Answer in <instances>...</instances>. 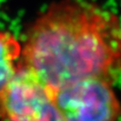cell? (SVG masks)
Returning <instances> with one entry per match:
<instances>
[{
	"label": "cell",
	"instance_id": "6da1fadb",
	"mask_svg": "<svg viewBox=\"0 0 121 121\" xmlns=\"http://www.w3.org/2000/svg\"><path fill=\"white\" fill-rule=\"evenodd\" d=\"M19 63L53 93L73 82L121 75V20L83 0H59L27 31Z\"/></svg>",
	"mask_w": 121,
	"mask_h": 121
},
{
	"label": "cell",
	"instance_id": "7a4b0ae2",
	"mask_svg": "<svg viewBox=\"0 0 121 121\" xmlns=\"http://www.w3.org/2000/svg\"><path fill=\"white\" fill-rule=\"evenodd\" d=\"M53 104L65 121H117L121 104L112 83L87 78L52 93Z\"/></svg>",
	"mask_w": 121,
	"mask_h": 121
},
{
	"label": "cell",
	"instance_id": "3957f363",
	"mask_svg": "<svg viewBox=\"0 0 121 121\" xmlns=\"http://www.w3.org/2000/svg\"><path fill=\"white\" fill-rule=\"evenodd\" d=\"M53 104L52 92L20 63L0 93V118L13 121L33 118Z\"/></svg>",
	"mask_w": 121,
	"mask_h": 121
},
{
	"label": "cell",
	"instance_id": "277c9868",
	"mask_svg": "<svg viewBox=\"0 0 121 121\" xmlns=\"http://www.w3.org/2000/svg\"><path fill=\"white\" fill-rule=\"evenodd\" d=\"M20 56V41L10 32L0 30V93L14 75Z\"/></svg>",
	"mask_w": 121,
	"mask_h": 121
},
{
	"label": "cell",
	"instance_id": "5b68a950",
	"mask_svg": "<svg viewBox=\"0 0 121 121\" xmlns=\"http://www.w3.org/2000/svg\"><path fill=\"white\" fill-rule=\"evenodd\" d=\"M13 121H65V120L56 110L54 104H52L46 111H44L41 114L35 117L18 119V120H13Z\"/></svg>",
	"mask_w": 121,
	"mask_h": 121
}]
</instances>
